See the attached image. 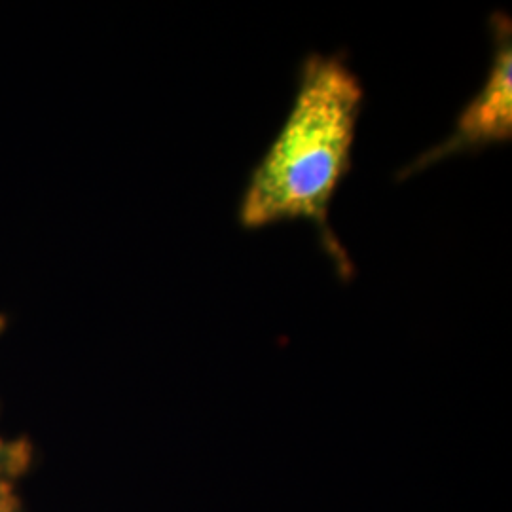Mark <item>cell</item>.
Wrapping results in <instances>:
<instances>
[{
    "label": "cell",
    "instance_id": "2",
    "mask_svg": "<svg viewBox=\"0 0 512 512\" xmlns=\"http://www.w3.org/2000/svg\"><path fill=\"white\" fill-rule=\"evenodd\" d=\"M495 54L490 74L458 118L456 131L439 147L423 154L404 175H414L461 152L509 143L512 135V33L511 19L495 14L492 19Z\"/></svg>",
    "mask_w": 512,
    "mask_h": 512
},
{
    "label": "cell",
    "instance_id": "1",
    "mask_svg": "<svg viewBox=\"0 0 512 512\" xmlns=\"http://www.w3.org/2000/svg\"><path fill=\"white\" fill-rule=\"evenodd\" d=\"M363 99L342 57L306 59L293 109L247 184L239 207L243 228L311 220L327 230L330 203L351 167Z\"/></svg>",
    "mask_w": 512,
    "mask_h": 512
},
{
    "label": "cell",
    "instance_id": "4",
    "mask_svg": "<svg viewBox=\"0 0 512 512\" xmlns=\"http://www.w3.org/2000/svg\"><path fill=\"white\" fill-rule=\"evenodd\" d=\"M0 512H23L12 486V478L6 476H0Z\"/></svg>",
    "mask_w": 512,
    "mask_h": 512
},
{
    "label": "cell",
    "instance_id": "3",
    "mask_svg": "<svg viewBox=\"0 0 512 512\" xmlns=\"http://www.w3.org/2000/svg\"><path fill=\"white\" fill-rule=\"evenodd\" d=\"M4 329V317H0V332ZM31 461V448L23 440L0 439V476L14 478L21 475Z\"/></svg>",
    "mask_w": 512,
    "mask_h": 512
}]
</instances>
